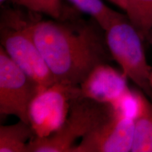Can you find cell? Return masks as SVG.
<instances>
[{
    "mask_svg": "<svg viewBox=\"0 0 152 152\" xmlns=\"http://www.w3.org/2000/svg\"><path fill=\"white\" fill-rule=\"evenodd\" d=\"M71 14L64 12L54 20L33 19L30 31L56 82L80 85L95 66L113 57L105 31L97 23Z\"/></svg>",
    "mask_w": 152,
    "mask_h": 152,
    "instance_id": "6da1fadb",
    "label": "cell"
},
{
    "mask_svg": "<svg viewBox=\"0 0 152 152\" xmlns=\"http://www.w3.org/2000/svg\"><path fill=\"white\" fill-rule=\"evenodd\" d=\"M32 20L21 11L4 10L0 26L1 46L38 86L47 87L56 80L32 36Z\"/></svg>",
    "mask_w": 152,
    "mask_h": 152,
    "instance_id": "7a4b0ae2",
    "label": "cell"
},
{
    "mask_svg": "<svg viewBox=\"0 0 152 152\" xmlns=\"http://www.w3.org/2000/svg\"><path fill=\"white\" fill-rule=\"evenodd\" d=\"M113 115L111 105L80 94L74 98L63 125L50 135L35 136L29 142L27 152H71L75 142Z\"/></svg>",
    "mask_w": 152,
    "mask_h": 152,
    "instance_id": "3957f363",
    "label": "cell"
},
{
    "mask_svg": "<svg viewBox=\"0 0 152 152\" xmlns=\"http://www.w3.org/2000/svg\"><path fill=\"white\" fill-rule=\"evenodd\" d=\"M106 40L113 59L128 79L151 96L149 83L151 66L148 64L143 47L144 41L125 14L105 31Z\"/></svg>",
    "mask_w": 152,
    "mask_h": 152,
    "instance_id": "277c9868",
    "label": "cell"
},
{
    "mask_svg": "<svg viewBox=\"0 0 152 152\" xmlns=\"http://www.w3.org/2000/svg\"><path fill=\"white\" fill-rule=\"evenodd\" d=\"M80 94L79 85L56 82L47 87H39L29 106L30 125L35 135L47 137L64 123L74 98Z\"/></svg>",
    "mask_w": 152,
    "mask_h": 152,
    "instance_id": "5b68a950",
    "label": "cell"
},
{
    "mask_svg": "<svg viewBox=\"0 0 152 152\" xmlns=\"http://www.w3.org/2000/svg\"><path fill=\"white\" fill-rule=\"evenodd\" d=\"M39 86L0 47V113L30 124L28 109Z\"/></svg>",
    "mask_w": 152,
    "mask_h": 152,
    "instance_id": "8992f818",
    "label": "cell"
},
{
    "mask_svg": "<svg viewBox=\"0 0 152 152\" xmlns=\"http://www.w3.org/2000/svg\"><path fill=\"white\" fill-rule=\"evenodd\" d=\"M134 121L114 115L82 138L71 152H129L132 149Z\"/></svg>",
    "mask_w": 152,
    "mask_h": 152,
    "instance_id": "52a82bcc",
    "label": "cell"
},
{
    "mask_svg": "<svg viewBox=\"0 0 152 152\" xmlns=\"http://www.w3.org/2000/svg\"><path fill=\"white\" fill-rule=\"evenodd\" d=\"M128 79L122 71L108 64H99L79 85L80 95L102 103L111 104L129 88Z\"/></svg>",
    "mask_w": 152,
    "mask_h": 152,
    "instance_id": "ba28073f",
    "label": "cell"
},
{
    "mask_svg": "<svg viewBox=\"0 0 152 152\" xmlns=\"http://www.w3.org/2000/svg\"><path fill=\"white\" fill-rule=\"evenodd\" d=\"M36 136L31 125L18 123L0 127V152H27L28 144Z\"/></svg>",
    "mask_w": 152,
    "mask_h": 152,
    "instance_id": "9c48e42d",
    "label": "cell"
},
{
    "mask_svg": "<svg viewBox=\"0 0 152 152\" xmlns=\"http://www.w3.org/2000/svg\"><path fill=\"white\" fill-rule=\"evenodd\" d=\"M73 7L85 14L89 15L104 31L125 14L113 10L102 0H68Z\"/></svg>",
    "mask_w": 152,
    "mask_h": 152,
    "instance_id": "30bf717a",
    "label": "cell"
},
{
    "mask_svg": "<svg viewBox=\"0 0 152 152\" xmlns=\"http://www.w3.org/2000/svg\"><path fill=\"white\" fill-rule=\"evenodd\" d=\"M148 101L140 90L129 87L109 104L114 115L129 118L135 121L144 112Z\"/></svg>",
    "mask_w": 152,
    "mask_h": 152,
    "instance_id": "8fae6325",
    "label": "cell"
},
{
    "mask_svg": "<svg viewBox=\"0 0 152 152\" xmlns=\"http://www.w3.org/2000/svg\"><path fill=\"white\" fill-rule=\"evenodd\" d=\"M132 152H152V104L148 101L141 115L134 121Z\"/></svg>",
    "mask_w": 152,
    "mask_h": 152,
    "instance_id": "7c38bea8",
    "label": "cell"
},
{
    "mask_svg": "<svg viewBox=\"0 0 152 152\" xmlns=\"http://www.w3.org/2000/svg\"><path fill=\"white\" fill-rule=\"evenodd\" d=\"M125 14L144 40L152 30V0H128Z\"/></svg>",
    "mask_w": 152,
    "mask_h": 152,
    "instance_id": "4fadbf2b",
    "label": "cell"
},
{
    "mask_svg": "<svg viewBox=\"0 0 152 152\" xmlns=\"http://www.w3.org/2000/svg\"><path fill=\"white\" fill-rule=\"evenodd\" d=\"M35 13L46 14L53 19L61 18L64 10L61 0H29Z\"/></svg>",
    "mask_w": 152,
    "mask_h": 152,
    "instance_id": "5bb4252c",
    "label": "cell"
},
{
    "mask_svg": "<svg viewBox=\"0 0 152 152\" xmlns=\"http://www.w3.org/2000/svg\"><path fill=\"white\" fill-rule=\"evenodd\" d=\"M6 1L13 3L17 6L23 7V8H26L28 9L29 11L34 12L33 10V7H32L31 4H30L29 0H0L1 4H2L3 3L6 2Z\"/></svg>",
    "mask_w": 152,
    "mask_h": 152,
    "instance_id": "9a60e30c",
    "label": "cell"
},
{
    "mask_svg": "<svg viewBox=\"0 0 152 152\" xmlns=\"http://www.w3.org/2000/svg\"><path fill=\"white\" fill-rule=\"evenodd\" d=\"M109 1L113 3V4L116 5L117 7H118L120 9H121L126 13L128 7V0H109Z\"/></svg>",
    "mask_w": 152,
    "mask_h": 152,
    "instance_id": "2e32d148",
    "label": "cell"
},
{
    "mask_svg": "<svg viewBox=\"0 0 152 152\" xmlns=\"http://www.w3.org/2000/svg\"><path fill=\"white\" fill-rule=\"evenodd\" d=\"M146 41H147L149 45L152 47V30L149 32V33L148 34L147 37L146 38Z\"/></svg>",
    "mask_w": 152,
    "mask_h": 152,
    "instance_id": "e0dca14e",
    "label": "cell"
},
{
    "mask_svg": "<svg viewBox=\"0 0 152 152\" xmlns=\"http://www.w3.org/2000/svg\"><path fill=\"white\" fill-rule=\"evenodd\" d=\"M149 83H150V86H151V93H152V66H151V73H150V77H149ZM151 97H152V95H151Z\"/></svg>",
    "mask_w": 152,
    "mask_h": 152,
    "instance_id": "ac0fdd59",
    "label": "cell"
}]
</instances>
